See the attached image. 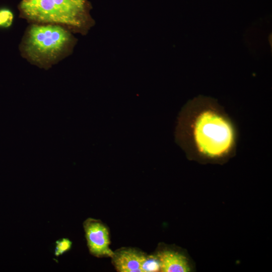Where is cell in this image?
<instances>
[{
  "label": "cell",
  "mask_w": 272,
  "mask_h": 272,
  "mask_svg": "<svg viewBox=\"0 0 272 272\" xmlns=\"http://www.w3.org/2000/svg\"><path fill=\"white\" fill-rule=\"evenodd\" d=\"M189 138L194 156L206 161H221L230 156L234 133L230 120L210 98L192 101Z\"/></svg>",
  "instance_id": "6da1fadb"
},
{
  "label": "cell",
  "mask_w": 272,
  "mask_h": 272,
  "mask_svg": "<svg viewBox=\"0 0 272 272\" xmlns=\"http://www.w3.org/2000/svg\"><path fill=\"white\" fill-rule=\"evenodd\" d=\"M20 8L26 17L38 22L80 28L89 19L87 0H23Z\"/></svg>",
  "instance_id": "7a4b0ae2"
},
{
  "label": "cell",
  "mask_w": 272,
  "mask_h": 272,
  "mask_svg": "<svg viewBox=\"0 0 272 272\" xmlns=\"http://www.w3.org/2000/svg\"><path fill=\"white\" fill-rule=\"evenodd\" d=\"M71 35L58 25H36L29 29L25 42V50L33 60L54 58L65 48Z\"/></svg>",
  "instance_id": "3957f363"
},
{
  "label": "cell",
  "mask_w": 272,
  "mask_h": 272,
  "mask_svg": "<svg viewBox=\"0 0 272 272\" xmlns=\"http://www.w3.org/2000/svg\"><path fill=\"white\" fill-rule=\"evenodd\" d=\"M83 228L90 254L98 258H111L114 251L110 248L108 227L100 220L89 218L84 222Z\"/></svg>",
  "instance_id": "277c9868"
},
{
  "label": "cell",
  "mask_w": 272,
  "mask_h": 272,
  "mask_svg": "<svg viewBox=\"0 0 272 272\" xmlns=\"http://www.w3.org/2000/svg\"><path fill=\"white\" fill-rule=\"evenodd\" d=\"M162 272H190L194 266L188 254L171 246L161 245L155 253Z\"/></svg>",
  "instance_id": "5b68a950"
},
{
  "label": "cell",
  "mask_w": 272,
  "mask_h": 272,
  "mask_svg": "<svg viewBox=\"0 0 272 272\" xmlns=\"http://www.w3.org/2000/svg\"><path fill=\"white\" fill-rule=\"evenodd\" d=\"M146 254L133 248L123 247L114 251L112 263L119 272H143Z\"/></svg>",
  "instance_id": "8992f818"
},
{
  "label": "cell",
  "mask_w": 272,
  "mask_h": 272,
  "mask_svg": "<svg viewBox=\"0 0 272 272\" xmlns=\"http://www.w3.org/2000/svg\"><path fill=\"white\" fill-rule=\"evenodd\" d=\"M142 269L143 272L160 271V262L155 253L149 255L146 254Z\"/></svg>",
  "instance_id": "52a82bcc"
},
{
  "label": "cell",
  "mask_w": 272,
  "mask_h": 272,
  "mask_svg": "<svg viewBox=\"0 0 272 272\" xmlns=\"http://www.w3.org/2000/svg\"><path fill=\"white\" fill-rule=\"evenodd\" d=\"M14 19L12 11L6 8L0 9V28H8L13 23Z\"/></svg>",
  "instance_id": "ba28073f"
},
{
  "label": "cell",
  "mask_w": 272,
  "mask_h": 272,
  "mask_svg": "<svg viewBox=\"0 0 272 272\" xmlns=\"http://www.w3.org/2000/svg\"><path fill=\"white\" fill-rule=\"evenodd\" d=\"M54 254L59 256L70 250L72 247V242L67 238H61L56 241Z\"/></svg>",
  "instance_id": "9c48e42d"
}]
</instances>
